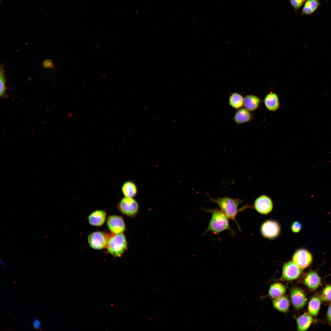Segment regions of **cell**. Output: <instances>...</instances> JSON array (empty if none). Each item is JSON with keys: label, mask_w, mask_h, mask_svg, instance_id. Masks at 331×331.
I'll return each instance as SVG.
<instances>
[{"label": "cell", "mask_w": 331, "mask_h": 331, "mask_svg": "<svg viewBox=\"0 0 331 331\" xmlns=\"http://www.w3.org/2000/svg\"><path fill=\"white\" fill-rule=\"evenodd\" d=\"M291 228L292 231L294 233H299L302 229V225L299 222L295 221L292 223Z\"/></svg>", "instance_id": "27"}, {"label": "cell", "mask_w": 331, "mask_h": 331, "mask_svg": "<svg viewBox=\"0 0 331 331\" xmlns=\"http://www.w3.org/2000/svg\"><path fill=\"white\" fill-rule=\"evenodd\" d=\"M127 243L123 233L109 236L106 248L108 253L115 257H120L126 250Z\"/></svg>", "instance_id": "3"}, {"label": "cell", "mask_w": 331, "mask_h": 331, "mask_svg": "<svg viewBox=\"0 0 331 331\" xmlns=\"http://www.w3.org/2000/svg\"><path fill=\"white\" fill-rule=\"evenodd\" d=\"M42 66L46 68H53L54 67L52 61L50 59L44 60Z\"/></svg>", "instance_id": "28"}, {"label": "cell", "mask_w": 331, "mask_h": 331, "mask_svg": "<svg viewBox=\"0 0 331 331\" xmlns=\"http://www.w3.org/2000/svg\"><path fill=\"white\" fill-rule=\"evenodd\" d=\"M320 296L323 301L331 302V284L327 285L324 288Z\"/></svg>", "instance_id": "25"}, {"label": "cell", "mask_w": 331, "mask_h": 331, "mask_svg": "<svg viewBox=\"0 0 331 331\" xmlns=\"http://www.w3.org/2000/svg\"><path fill=\"white\" fill-rule=\"evenodd\" d=\"M320 296L316 294L310 299L308 306V313L312 316L316 317L319 312L321 304Z\"/></svg>", "instance_id": "19"}, {"label": "cell", "mask_w": 331, "mask_h": 331, "mask_svg": "<svg viewBox=\"0 0 331 331\" xmlns=\"http://www.w3.org/2000/svg\"><path fill=\"white\" fill-rule=\"evenodd\" d=\"M286 292L285 287L279 283H276L272 284L268 291L269 296L274 299L283 296Z\"/></svg>", "instance_id": "20"}, {"label": "cell", "mask_w": 331, "mask_h": 331, "mask_svg": "<svg viewBox=\"0 0 331 331\" xmlns=\"http://www.w3.org/2000/svg\"><path fill=\"white\" fill-rule=\"evenodd\" d=\"M33 325L34 329L36 330L39 329L41 326L40 321L36 318H34L33 319Z\"/></svg>", "instance_id": "29"}, {"label": "cell", "mask_w": 331, "mask_h": 331, "mask_svg": "<svg viewBox=\"0 0 331 331\" xmlns=\"http://www.w3.org/2000/svg\"><path fill=\"white\" fill-rule=\"evenodd\" d=\"M292 260L299 268L303 269L311 264L313 257L308 250L304 248H300L295 251L293 255Z\"/></svg>", "instance_id": "6"}, {"label": "cell", "mask_w": 331, "mask_h": 331, "mask_svg": "<svg viewBox=\"0 0 331 331\" xmlns=\"http://www.w3.org/2000/svg\"><path fill=\"white\" fill-rule=\"evenodd\" d=\"M202 209L211 214L208 225L203 235L209 232L218 234L225 230H228L231 235L235 234L234 231L230 226L229 219L220 209L217 208L215 209L202 208Z\"/></svg>", "instance_id": "1"}, {"label": "cell", "mask_w": 331, "mask_h": 331, "mask_svg": "<svg viewBox=\"0 0 331 331\" xmlns=\"http://www.w3.org/2000/svg\"><path fill=\"white\" fill-rule=\"evenodd\" d=\"M207 196L209 197V200L218 205L220 209L229 219L236 222L239 229H240L236 220V218L239 211H240L238 210V207L241 202V200L238 199L228 196L213 198L209 195Z\"/></svg>", "instance_id": "2"}, {"label": "cell", "mask_w": 331, "mask_h": 331, "mask_svg": "<svg viewBox=\"0 0 331 331\" xmlns=\"http://www.w3.org/2000/svg\"><path fill=\"white\" fill-rule=\"evenodd\" d=\"M290 2L295 10H298L305 2L306 0H290Z\"/></svg>", "instance_id": "26"}, {"label": "cell", "mask_w": 331, "mask_h": 331, "mask_svg": "<svg viewBox=\"0 0 331 331\" xmlns=\"http://www.w3.org/2000/svg\"><path fill=\"white\" fill-rule=\"evenodd\" d=\"M6 80L3 65L1 64L0 69V96L2 98L7 97L6 93Z\"/></svg>", "instance_id": "24"}, {"label": "cell", "mask_w": 331, "mask_h": 331, "mask_svg": "<svg viewBox=\"0 0 331 331\" xmlns=\"http://www.w3.org/2000/svg\"><path fill=\"white\" fill-rule=\"evenodd\" d=\"M298 330H306L313 322L312 316L309 313H305L296 319Z\"/></svg>", "instance_id": "16"}, {"label": "cell", "mask_w": 331, "mask_h": 331, "mask_svg": "<svg viewBox=\"0 0 331 331\" xmlns=\"http://www.w3.org/2000/svg\"><path fill=\"white\" fill-rule=\"evenodd\" d=\"M254 206L259 213L262 215H267L272 211L273 204L271 200L268 197L262 195L255 200Z\"/></svg>", "instance_id": "10"}, {"label": "cell", "mask_w": 331, "mask_h": 331, "mask_svg": "<svg viewBox=\"0 0 331 331\" xmlns=\"http://www.w3.org/2000/svg\"><path fill=\"white\" fill-rule=\"evenodd\" d=\"M274 307L280 312L285 313L287 312L289 308L290 304L288 298L282 296L273 301Z\"/></svg>", "instance_id": "21"}, {"label": "cell", "mask_w": 331, "mask_h": 331, "mask_svg": "<svg viewBox=\"0 0 331 331\" xmlns=\"http://www.w3.org/2000/svg\"><path fill=\"white\" fill-rule=\"evenodd\" d=\"M244 98L240 94L236 93H232L229 99L230 105L232 108L236 109H239L243 105Z\"/></svg>", "instance_id": "23"}, {"label": "cell", "mask_w": 331, "mask_h": 331, "mask_svg": "<svg viewBox=\"0 0 331 331\" xmlns=\"http://www.w3.org/2000/svg\"><path fill=\"white\" fill-rule=\"evenodd\" d=\"M290 297L293 306L298 309L303 308L306 305L307 300L304 292L298 287H294L291 289Z\"/></svg>", "instance_id": "11"}, {"label": "cell", "mask_w": 331, "mask_h": 331, "mask_svg": "<svg viewBox=\"0 0 331 331\" xmlns=\"http://www.w3.org/2000/svg\"><path fill=\"white\" fill-rule=\"evenodd\" d=\"M0 263H1V265H2V266H5V264H4V263H3V262L1 260H0Z\"/></svg>", "instance_id": "31"}, {"label": "cell", "mask_w": 331, "mask_h": 331, "mask_svg": "<svg viewBox=\"0 0 331 331\" xmlns=\"http://www.w3.org/2000/svg\"><path fill=\"white\" fill-rule=\"evenodd\" d=\"M107 226L114 234L123 233L126 230V226L123 218L118 215L109 216L107 220Z\"/></svg>", "instance_id": "9"}, {"label": "cell", "mask_w": 331, "mask_h": 331, "mask_svg": "<svg viewBox=\"0 0 331 331\" xmlns=\"http://www.w3.org/2000/svg\"><path fill=\"white\" fill-rule=\"evenodd\" d=\"M327 316L329 321L331 322V304H330L328 309Z\"/></svg>", "instance_id": "30"}, {"label": "cell", "mask_w": 331, "mask_h": 331, "mask_svg": "<svg viewBox=\"0 0 331 331\" xmlns=\"http://www.w3.org/2000/svg\"><path fill=\"white\" fill-rule=\"evenodd\" d=\"M303 282L304 284L309 288L314 290L321 285V280L316 272L311 271L304 276Z\"/></svg>", "instance_id": "12"}, {"label": "cell", "mask_w": 331, "mask_h": 331, "mask_svg": "<svg viewBox=\"0 0 331 331\" xmlns=\"http://www.w3.org/2000/svg\"><path fill=\"white\" fill-rule=\"evenodd\" d=\"M121 191L125 197L133 198L137 194L138 189L134 182L131 181H127L123 184Z\"/></svg>", "instance_id": "17"}, {"label": "cell", "mask_w": 331, "mask_h": 331, "mask_svg": "<svg viewBox=\"0 0 331 331\" xmlns=\"http://www.w3.org/2000/svg\"><path fill=\"white\" fill-rule=\"evenodd\" d=\"M301 269L293 261H288L283 266L282 278L288 281L296 279L300 276Z\"/></svg>", "instance_id": "8"}, {"label": "cell", "mask_w": 331, "mask_h": 331, "mask_svg": "<svg viewBox=\"0 0 331 331\" xmlns=\"http://www.w3.org/2000/svg\"><path fill=\"white\" fill-rule=\"evenodd\" d=\"M264 103L266 108L271 111L277 110L280 107L279 97L275 93L271 92L265 97Z\"/></svg>", "instance_id": "15"}, {"label": "cell", "mask_w": 331, "mask_h": 331, "mask_svg": "<svg viewBox=\"0 0 331 331\" xmlns=\"http://www.w3.org/2000/svg\"><path fill=\"white\" fill-rule=\"evenodd\" d=\"M106 216V213L105 211L96 210L92 212L89 215L88 220L89 224L92 226H101L105 223Z\"/></svg>", "instance_id": "13"}, {"label": "cell", "mask_w": 331, "mask_h": 331, "mask_svg": "<svg viewBox=\"0 0 331 331\" xmlns=\"http://www.w3.org/2000/svg\"><path fill=\"white\" fill-rule=\"evenodd\" d=\"M320 4V0H306L302 8V15H309L312 14L318 9Z\"/></svg>", "instance_id": "22"}, {"label": "cell", "mask_w": 331, "mask_h": 331, "mask_svg": "<svg viewBox=\"0 0 331 331\" xmlns=\"http://www.w3.org/2000/svg\"><path fill=\"white\" fill-rule=\"evenodd\" d=\"M253 118V115L250 111L244 108L238 109L235 112L233 120L237 124L247 122Z\"/></svg>", "instance_id": "14"}, {"label": "cell", "mask_w": 331, "mask_h": 331, "mask_svg": "<svg viewBox=\"0 0 331 331\" xmlns=\"http://www.w3.org/2000/svg\"><path fill=\"white\" fill-rule=\"evenodd\" d=\"M281 231L280 226L276 221L268 220L263 222L260 227V232L265 238L273 239L277 238Z\"/></svg>", "instance_id": "5"}, {"label": "cell", "mask_w": 331, "mask_h": 331, "mask_svg": "<svg viewBox=\"0 0 331 331\" xmlns=\"http://www.w3.org/2000/svg\"><path fill=\"white\" fill-rule=\"evenodd\" d=\"M261 100L257 97L253 95H248L244 98L243 106L249 111H253L259 106Z\"/></svg>", "instance_id": "18"}, {"label": "cell", "mask_w": 331, "mask_h": 331, "mask_svg": "<svg viewBox=\"0 0 331 331\" xmlns=\"http://www.w3.org/2000/svg\"><path fill=\"white\" fill-rule=\"evenodd\" d=\"M109 236L100 231L94 232L89 234L88 238V243L93 249L100 250L106 248Z\"/></svg>", "instance_id": "7"}, {"label": "cell", "mask_w": 331, "mask_h": 331, "mask_svg": "<svg viewBox=\"0 0 331 331\" xmlns=\"http://www.w3.org/2000/svg\"><path fill=\"white\" fill-rule=\"evenodd\" d=\"M119 210L124 215L130 217L135 216L139 210V205L133 198L125 197L118 205Z\"/></svg>", "instance_id": "4"}]
</instances>
